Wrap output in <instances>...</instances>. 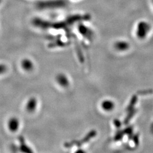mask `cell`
I'll list each match as a JSON object with an SVG mask.
<instances>
[{"label":"cell","mask_w":153,"mask_h":153,"mask_svg":"<svg viewBox=\"0 0 153 153\" xmlns=\"http://www.w3.org/2000/svg\"><path fill=\"white\" fill-rule=\"evenodd\" d=\"M102 108L105 111H111L114 108V104L110 100H105L102 104Z\"/></svg>","instance_id":"obj_1"},{"label":"cell","mask_w":153,"mask_h":153,"mask_svg":"<svg viewBox=\"0 0 153 153\" xmlns=\"http://www.w3.org/2000/svg\"><path fill=\"white\" fill-rule=\"evenodd\" d=\"M57 81L62 86H66L68 85V81L64 75L59 74L57 76Z\"/></svg>","instance_id":"obj_2"},{"label":"cell","mask_w":153,"mask_h":153,"mask_svg":"<svg viewBox=\"0 0 153 153\" xmlns=\"http://www.w3.org/2000/svg\"><path fill=\"white\" fill-rule=\"evenodd\" d=\"M129 45L126 42H119L116 44V48L120 51H124L128 48Z\"/></svg>","instance_id":"obj_3"}]
</instances>
